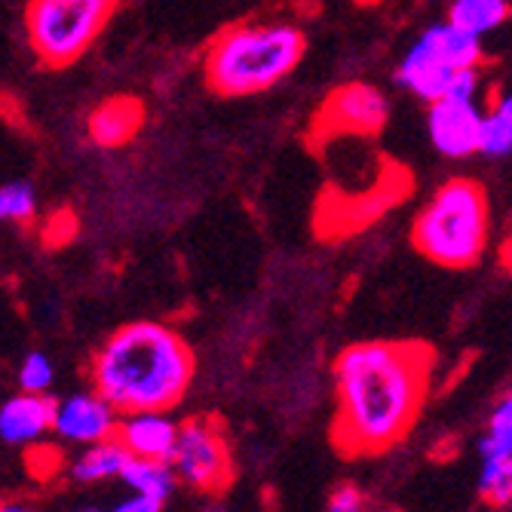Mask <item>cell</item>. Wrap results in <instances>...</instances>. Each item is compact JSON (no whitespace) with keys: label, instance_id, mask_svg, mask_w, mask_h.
<instances>
[{"label":"cell","instance_id":"1","mask_svg":"<svg viewBox=\"0 0 512 512\" xmlns=\"http://www.w3.org/2000/svg\"><path fill=\"white\" fill-rule=\"evenodd\" d=\"M439 356L427 341H356L332 362V448L371 460L399 448L433 393Z\"/></svg>","mask_w":512,"mask_h":512},{"label":"cell","instance_id":"2","mask_svg":"<svg viewBox=\"0 0 512 512\" xmlns=\"http://www.w3.org/2000/svg\"><path fill=\"white\" fill-rule=\"evenodd\" d=\"M197 375L191 344L163 322H126L92 356V390L120 414L172 411Z\"/></svg>","mask_w":512,"mask_h":512},{"label":"cell","instance_id":"3","mask_svg":"<svg viewBox=\"0 0 512 512\" xmlns=\"http://www.w3.org/2000/svg\"><path fill=\"white\" fill-rule=\"evenodd\" d=\"M307 37L292 22H237L203 53L206 86L221 99H246L283 83L304 59Z\"/></svg>","mask_w":512,"mask_h":512},{"label":"cell","instance_id":"4","mask_svg":"<svg viewBox=\"0 0 512 512\" xmlns=\"http://www.w3.org/2000/svg\"><path fill=\"white\" fill-rule=\"evenodd\" d=\"M491 240V203L479 181L451 178L424 203L411 224V246L430 264L467 270L482 261Z\"/></svg>","mask_w":512,"mask_h":512},{"label":"cell","instance_id":"5","mask_svg":"<svg viewBox=\"0 0 512 512\" xmlns=\"http://www.w3.org/2000/svg\"><path fill=\"white\" fill-rule=\"evenodd\" d=\"M120 0H31L25 10L28 43L40 65L68 68L102 37Z\"/></svg>","mask_w":512,"mask_h":512},{"label":"cell","instance_id":"6","mask_svg":"<svg viewBox=\"0 0 512 512\" xmlns=\"http://www.w3.org/2000/svg\"><path fill=\"white\" fill-rule=\"evenodd\" d=\"M169 463L178 482L200 494H221L237 479L234 451L218 414H197L178 424Z\"/></svg>","mask_w":512,"mask_h":512},{"label":"cell","instance_id":"7","mask_svg":"<svg viewBox=\"0 0 512 512\" xmlns=\"http://www.w3.org/2000/svg\"><path fill=\"white\" fill-rule=\"evenodd\" d=\"M411 191V178L402 166L387 163L368 191H325L316 203V234L322 240H347L368 224H375Z\"/></svg>","mask_w":512,"mask_h":512},{"label":"cell","instance_id":"8","mask_svg":"<svg viewBox=\"0 0 512 512\" xmlns=\"http://www.w3.org/2000/svg\"><path fill=\"white\" fill-rule=\"evenodd\" d=\"M390 120L387 96L371 83H344L335 86L310 120V145L325 148L338 138H375Z\"/></svg>","mask_w":512,"mask_h":512},{"label":"cell","instance_id":"9","mask_svg":"<svg viewBox=\"0 0 512 512\" xmlns=\"http://www.w3.org/2000/svg\"><path fill=\"white\" fill-rule=\"evenodd\" d=\"M485 111L467 99H439L427 111V132L433 148L448 160L482 154Z\"/></svg>","mask_w":512,"mask_h":512},{"label":"cell","instance_id":"10","mask_svg":"<svg viewBox=\"0 0 512 512\" xmlns=\"http://www.w3.org/2000/svg\"><path fill=\"white\" fill-rule=\"evenodd\" d=\"M120 411L102 396V393H71L56 402V417H53V433L62 442L71 445H96L105 439L117 436L120 427Z\"/></svg>","mask_w":512,"mask_h":512},{"label":"cell","instance_id":"11","mask_svg":"<svg viewBox=\"0 0 512 512\" xmlns=\"http://www.w3.org/2000/svg\"><path fill=\"white\" fill-rule=\"evenodd\" d=\"M411 56L424 59L430 65H442L451 71H467V68H482V37L463 31L451 22L433 25L427 28L421 37L414 40V46L408 50Z\"/></svg>","mask_w":512,"mask_h":512},{"label":"cell","instance_id":"12","mask_svg":"<svg viewBox=\"0 0 512 512\" xmlns=\"http://www.w3.org/2000/svg\"><path fill=\"white\" fill-rule=\"evenodd\" d=\"M117 439L132 457L169 460L178 439V424L169 417V411H135L120 417Z\"/></svg>","mask_w":512,"mask_h":512},{"label":"cell","instance_id":"13","mask_svg":"<svg viewBox=\"0 0 512 512\" xmlns=\"http://www.w3.org/2000/svg\"><path fill=\"white\" fill-rule=\"evenodd\" d=\"M56 402L40 393H19L0 405V439L7 445L37 442L46 430H53Z\"/></svg>","mask_w":512,"mask_h":512},{"label":"cell","instance_id":"14","mask_svg":"<svg viewBox=\"0 0 512 512\" xmlns=\"http://www.w3.org/2000/svg\"><path fill=\"white\" fill-rule=\"evenodd\" d=\"M145 123V105L132 96H117L102 102L89 114V138L99 148H123Z\"/></svg>","mask_w":512,"mask_h":512},{"label":"cell","instance_id":"15","mask_svg":"<svg viewBox=\"0 0 512 512\" xmlns=\"http://www.w3.org/2000/svg\"><path fill=\"white\" fill-rule=\"evenodd\" d=\"M129 451L120 445V439H105L96 445H86L74 460H71V476L83 485H96V482H108V479H120L126 463H129Z\"/></svg>","mask_w":512,"mask_h":512},{"label":"cell","instance_id":"16","mask_svg":"<svg viewBox=\"0 0 512 512\" xmlns=\"http://www.w3.org/2000/svg\"><path fill=\"white\" fill-rule=\"evenodd\" d=\"M120 479L132 494H145L160 503H166L178 485V476L169 460H145V457H129Z\"/></svg>","mask_w":512,"mask_h":512},{"label":"cell","instance_id":"17","mask_svg":"<svg viewBox=\"0 0 512 512\" xmlns=\"http://www.w3.org/2000/svg\"><path fill=\"white\" fill-rule=\"evenodd\" d=\"M509 13V0H454L448 10V22L476 37H485L488 31L500 28Z\"/></svg>","mask_w":512,"mask_h":512},{"label":"cell","instance_id":"18","mask_svg":"<svg viewBox=\"0 0 512 512\" xmlns=\"http://www.w3.org/2000/svg\"><path fill=\"white\" fill-rule=\"evenodd\" d=\"M479 494L491 506H512V454L479 460Z\"/></svg>","mask_w":512,"mask_h":512},{"label":"cell","instance_id":"19","mask_svg":"<svg viewBox=\"0 0 512 512\" xmlns=\"http://www.w3.org/2000/svg\"><path fill=\"white\" fill-rule=\"evenodd\" d=\"M482 154H488V157H506V154H512V111H506L500 102H494V108L485 111Z\"/></svg>","mask_w":512,"mask_h":512},{"label":"cell","instance_id":"20","mask_svg":"<svg viewBox=\"0 0 512 512\" xmlns=\"http://www.w3.org/2000/svg\"><path fill=\"white\" fill-rule=\"evenodd\" d=\"M37 212V194L28 181L0 184V221H31Z\"/></svg>","mask_w":512,"mask_h":512},{"label":"cell","instance_id":"21","mask_svg":"<svg viewBox=\"0 0 512 512\" xmlns=\"http://www.w3.org/2000/svg\"><path fill=\"white\" fill-rule=\"evenodd\" d=\"M325 512H384L381 503L356 482H338L325 503Z\"/></svg>","mask_w":512,"mask_h":512},{"label":"cell","instance_id":"22","mask_svg":"<svg viewBox=\"0 0 512 512\" xmlns=\"http://www.w3.org/2000/svg\"><path fill=\"white\" fill-rule=\"evenodd\" d=\"M53 381H56V368H53V362H50V356L46 353H28L25 359H22V368H19V387H22V393H46L53 387Z\"/></svg>","mask_w":512,"mask_h":512},{"label":"cell","instance_id":"23","mask_svg":"<svg viewBox=\"0 0 512 512\" xmlns=\"http://www.w3.org/2000/svg\"><path fill=\"white\" fill-rule=\"evenodd\" d=\"M108 512H163V503L145 494H132L126 500H120L117 506H111Z\"/></svg>","mask_w":512,"mask_h":512},{"label":"cell","instance_id":"24","mask_svg":"<svg viewBox=\"0 0 512 512\" xmlns=\"http://www.w3.org/2000/svg\"><path fill=\"white\" fill-rule=\"evenodd\" d=\"M0 512H34V509L25 503H0Z\"/></svg>","mask_w":512,"mask_h":512},{"label":"cell","instance_id":"25","mask_svg":"<svg viewBox=\"0 0 512 512\" xmlns=\"http://www.w3.org/2000/svg\"><path fill=\"white\" fill-rule=\"evenodd\" d=\"M77 512H99V509H77Z\"/></svg>","mask_w":512,"mask_h":512}]
</instances>
